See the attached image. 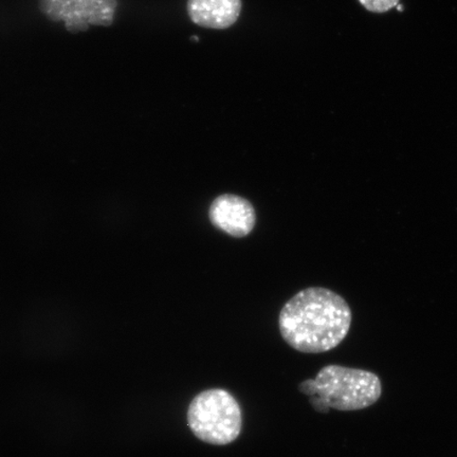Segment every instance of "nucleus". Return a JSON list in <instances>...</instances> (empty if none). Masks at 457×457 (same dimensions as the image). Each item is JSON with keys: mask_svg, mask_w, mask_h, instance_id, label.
I'll list each match as a JSON object with an SVG mask.
<instances>
[{"mask_svg": "<svg viewBox=\"0 0 457 457\" xmlns=\"http://www.w3.org/2000/svg\"><path fill=\"white\" fill-rule=\"evenodd\" d=\"M352 318L351 308L341 295L328 288L311 287L286 303L279 312L278 328L294 350L321 353L345 339Z\"/></svg>", "mask_w": 457, "mask_h": 457, "instance_id": "obj_1", "label": "nucleus"}, {"mask_svg": "<svg viewBox=\"0 0 457 457\" xmlns=\"http://www.w3.org/2000/svg\"><path fill=\"white\" fill-rule=\"evenodd\" d=\"M299 391L310 397L312 408L327 414L337 411H359L370 407L381 396L379 377L371 371L330 364L316 378L303 381Z\"/></svg>", "mask_w": 457, "mask_h": 457, "instance_id": "obj_2", "label": "nucleus"}, {"mask_svg": "<svg viewBox=\"0 0 457 457\" xmlns=\"http://www.w3.org/2000/svg\"><path fill=\"white\" fill-rule=\"evenodd\" d=\"M187 420L199 441L214 445L237 441L243 428L242 409L237 400L222 388L197 394L188 405Z\"/></svg>", "mask_w": 457, "mask_h": 457, "instance_id": "obj_3", "label": "nucleus"}, {"mask_svg": "<svg viewBox=\"0 0 457 457\" xmlns=\"http://www.w3.org/2000/svg\"><path fill=\"white\" fill-rule=\"evenodd\" d=\"M39 10L53 21H64L67 31L79 33L91 26L110 27L117 0H39Z\"/></svg>", "mask_w": 457, "mask_h": 457, "instance_id": "obj_4", "label": "nucleus"}, {"mask_svg": "<svg viewBox=\"0 0 457 457\" xmlns=\"http://www.w3.org/2000/svg\"><path fill=\"white\" fill-rule=\"evenodd\" d=\"M211 224L233 237H245L253 232L255 222V210L248 199L224 194L216 197L209 209Z\"/></svg>", "mask_w": 457, "mask_h": 457, "instance_id": "obj_5", "label": "nucleus"}, {"mask_svg": "<svg viewBox=\"0 0 457 457\" xmlns=\"http://www.w3.org/2000/svg\"><path fill=\"white\" fill-rule=\"evenodd\" d=\"M242 0H187V11L194 24L224 30L238 21Z\"/></svg>", "mask_w": 457, "mask_h": 457, "instance_id": "obj_6", "label": "nucleus"}, {"mask_svg": "<svg viewBox=\"0 0 457 457\" xmlns=\"http://www.w3.org/2000/svg\"><path fill=\"white\" fill-rule=\"evenodd\" d=\"M369 12L382 14L397 7L399 0H358Z\"/></svg>", "mask_w": 457, "mask_h": 457, "instance_id": "obj_7", "label": "nucleus"}]
</instances>
